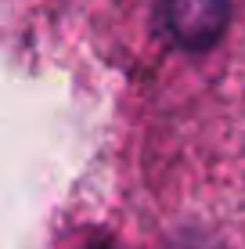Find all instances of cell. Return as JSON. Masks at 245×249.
<instances>
[{
    "label": "cell",
    "mask_w": 245,
    "mask_h": 249,
    "mask_svg": "<svg viewBox=\"0 0 245 249\" xmlns=\"http://www.w3.org/2000/svg\"><path fill=\"white\" fill-rule=\"evenodd\" d=\"M159 18L184 51H209L227 33L231 0H159Z\"/></svg>",
    "instance_id": "obj_1"
}]
</instances>
